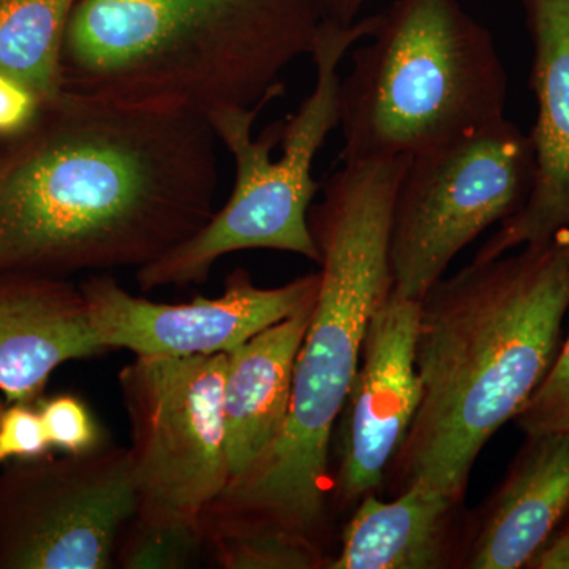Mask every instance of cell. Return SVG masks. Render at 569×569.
<instances>
[{
  "label": "cell",
  "instance_id": "cell-18",
  "mask_svg": "<svg viewBox=\"0 0 569 569\" xmlns=\"http://www.w3.org/2000/svg\"><path fill=\"white\" fill-rule=\"evenodd\" d=\"M209 552L223 569L325 567L316 539L276 520L209 507L203 512Z\"/></svg>",
  "mask_w": 569,
  "mask_h": 569
},
{
  "label": "cell",
  "instance_id": "cell-24",
  "mask_svg": "<svg viewBox=\"0 0 569 569\" xmlns=\"http://www.w3.org/2000/svg\"><path fill=\"white\" fill-rule=\"evenodd\" d=\"M527 568L569 569V523L553 531Z\"/></svg>",
  "mask_w": 569,
  "mask_h": 569
},
{
  "label": "cell",
  "instance_id": "cell-19",
  "mask_svg": "<svg viewBox=\"0 0 569 569\" xmlns=\"http://www.w3.org/2000/svg\"><path fill=\"white\" fill-rule=\"evenodd\" d=\"M201 516L138 511L119 542L116 568H193L209 550Z\"/></svg>",
  "mask_w": 569,
  "mask_h": 569
},
{
  "label": "cell",
  "instance_id": "cell-2",
  "mask_svg": "<svg viewBox=\"0 0 569 569\" xmlns=\"http://www.w3.org/2000/svg\"><path fill=\"white\" fill-rule=\"evenodd\" d=\"M568 309L567 241L473 258L427 291L415 348L421 402L392 459L403 489L462 501L479 452L548 376Z\"/></svg>",
  "mask_w": 569,
  "mask_h": 569
},
{
  "label": "cell",
  "instance_id": "cell-11",
  "mask_svg": "<svg viewBox=\"0 0 569 569\" xmlns=\"http://www.w3.org/2000/svg\"><path fill=\"white\" fill-rule=\"evenodd\" d=\"M419 301L391 291L370 317L348 395L339 498L361 500L381 488L421 402L415 348Z\"/></svg>",
  "mask_w": 569,
  "mask_h": 569
},
{
  "label": "cell",
  "instance_id": "cell-22",
  "mask_svg": "<svg viewBox=\"0 0 569 569\" xmlns=\"http://www.w3.org/2000/svg\"><path fill=\"white\" fill-rule=\"evenodd\" d=\"M50 449L39 408L33 403H11L0 411V463L43 458Z\"/></svg>",
  "mask_w": 569,
  "mask_h": 569
},
{
  "label": "cell",
  "instance_id": "cell-1",
  "mask_svg": "<svg viewBox=\"0 0 569 569\" xmlns=\"http://www.w3.org/2000/svg\"><path fill=\"white\" fill-rule=\"evenodd\" d=\"M0 141V272L140 269L216 212L219 140L198 116L62 91Z\"/></svg>",
  "mask_w": 569,
  "mask_h": 569
},
{
  "label": "cell",
  "instance_id": "cell-9",
  "mask_svg": "<svg viewBox=\"0 0 569 569\" xmlns=\"http://www.w3.org/2000/svg\"><path fill=\"white\" fill-rule=\"evenodd\" d=\"M28 462L0 482V568H116L140 508L130 448Z\"/></svg>",
  "mask_w": 569,
  "mask_h": 569
},
{
  "label": "cell",
  "instance_id": "cell-4",
  "mask_svg": "<svg viewBox=\"0 0 569 569\" xmlns=\"http://www.w3.org/2000/svg\"><path fill=\"white\" fill-rule=\"evenodd\" d=\"M328 20L326 0H77L63 91L206 121L263 108Z\"/></svg>",
  "mask_w": 569,
  "mask_h": 569
},
{
  "label": "cell",
  "instance_id": "cell-17",
  "mask_svg": "<svg viewBox=\"0 0 569 569\" xmlns=\"http://www.w3.org/2000/svg\"><path fill=\"white\" fill-rule=\"evenodd\" d=\"M77 0H0V77L40 100L63 91L62 51Z\"/></svg>",
  "mask_w": 569,
  "mask_h": 569
},
{
  "label": "cell",
  "instance_id": "cell-7",
  "mask_svg": "<svg viewBox=\"0 0 569 569\" xmlns=\"http://www.w3.org/2000/svg\"><path fill=\"white\" fill-rule=\"evenodd\" d=\"M530 138L507 118L408 157L389 230L392 291L421 301L451 261L529 197Z\"/></svg>",
  "mask_w": 569,
  "mask_h": 569
},
{
  "label": "cell",
  "instance_id": "cell-20",
  "mask_svg": "<svg viewBox=\"0 0 569 569\" xmlns=\"http://www.w3.org/2000/svg\"><path fill=\"white\" fill-rule=\"evenodd\" d=\"M515 421L527 437L569 433V337Z\"/></svg>",
  "mask_w": 569,
  "mask_h": 569
},
{
  "label": "cell",
  "instance_id": "cell-16",
  "mask_svg": "<svg viewBox=\"0 0 569 569\" xmlns=\"http://www.w3.org/2000/svg\"><path fill=\"white\" fill-rule=\"evenodd\" d=\"M460 500L411 485L392 501L361 498L329 569H436L447 567L449 533Z\"/></svg>",
  "mask_w": 569,
  "mask_h": 569
},
{
  "label": "cell",
  "instance_id": "cell-14",
  "mask_svg": "<svg viewBox=\"0 0 569 569\" xmlns=\"http://www.w3.org/2000/svg\"><path fill=\"white\" fill-rule=\"evenodd\" d=\"M568 512L569 433L527 437L475 530L466 567H529Z\"/></svg>",
  "mask_w": 569,
  "mask_h": 569
},
{
  "label": "cell",
  "instance_id": "cell-25",
  "mask_svg": "<svg viewBox=\"0 0 569 569\" xmlns=\"http://www.w3.org/2000/svg\"><path fill=\"white\" fill-rule=\"evenodd\" d=\"M369 0H326L328 6L329 20L348 26L358 21L359 11Z\"/></svg>",
  "mask_w": 569,
  "mask_h": 569
},
{
  "label": "cell",
  "instance_id": "cell-23",
  "mask_svg": "<svg viewBox=\"0 0 569 569\" xmlns=\"http://www.w3.org/2000/svg\"><path fill=\"white\" fill-rule=\"evenodd\" d=\"M40 100L20 82L0 77V138L13 137L31 126Z\"/></svg>",
  "mask_w": 569,
  "mask_h": 569
},
{
  "label": "cell",
  "instance_id": "cell-3",
  "mask_svg": "<svg viewBox=\"0 0 569 569\" xmlns=\"http://www.w3.org/2000/svg\"><path fill=\"white\" fill-rule=\"evenodd\" d=\"M407 162L342 163L310 208L320 287L296 358L287 422L274 447L212 507L276 520L317 541L332 429L353 387L370 317L392 291L389 230Z\"/></svg>",
  "mask_w": 569,
  "mask_h": 569
},
{
  "label": "cell",
  "instance_id": "cell-5",
  "mask_svg": "<svg viewBox=\"0 0 569 569\" xmlns=\"http://www.w3.org/2000/svg\"><path fill=\"white\" fill-rule=\"evenodd\" d=\"M340 78V162L413 157L505 116L492 36L458 0H396Z\"/></svg>",
  "mask_w": 569,
  "mask_h": 569
},
{
  "label": "cell",
  "instance_id": "cell-6",
  "mask_svg": "<svg viewBox=\"0 0 569 569\" xmlns=\"http://www.w3.org/2000/svg\"><path fill=\"white\" fill-rule=\"evenodd\" d=\"M376 24L377 14L348 26L325 21L310 54L312 92L288 121L272 123L257 140L253 123L263 108H224L209 116L217 140L234 160L233 192L192 238L137 269L142 291L203 283L220 258L241 250H280L320 263L309 222L318 192L313 162L339 127L340 62Z\"/></svg>",
  "mask_w": 569,
  "mask_h": 569
},
{
  "label": "cell",
  "instance_id": "cell-12",
  "mask_svg": "<svg viewBox=\"0 0 569 569\" xmlns=\"http://www.w3.org/2000/svg\"><path fill=\"white\" fill-rule=\"evenodd\" d=\"M523 7L538 103L529 137L533 183L526 203L501 222L475 260H492L523 246L569 242V0H523Z\"/></svg>",
  "mask_w": 569,
  "mask_h": 569
},
{
  "label": "cell",
  "instance_id": "cell-8",
  "mask_svg": "<svg viewBox=\"0 0 569 569\" xmlns=\"http://www.w3.org/2000/svg\"><path fill=\"white\" fill-rule=\"evenodd\" d=\"M224 367V353L134 356L119 372L138 511L201 516L228 488Z\"/></svg>",
  "mask_w": 569,
  "mask_h": 569
},
{
  "label": "cell",
  "instance_id": "cell-21",
  "mask_svg": "<svg viewBox=\"0 0 569 569\" xmlns=\"http://www.w3.org/2000/svg\"><path fill=\"white\" fill-rule=\"evenodd\" d=\"M39 411L51 448L66 455H81L103 445L102 430L78 397H51L40 403Z\"/></svg>",
  "mask_w": 569,
  "mask_h": 569
},
{
  "label": "cell",
  "instance_id": "cell-15",
  "mask_svg": "<svg viewBox=\"0 0 569 569\" xmlns=\"http://www.w3.org/2000/svg\"><path fill=\"white\" fill-rule=\"evenodd\" d=\"M316 301L227 353L223 421L228 486L246 477L282 433L290 411L296 358Z\"/></svg>",
  "mask_w": 569,
  "mask_h": 569
},
{
  "label": "cell",
  "instance_id": "cell-13",
  "mask_svg": "<svg viewBox=\"0 0 569 569\" xmlns=\"http://www.w3.org/2000/svg\"><path fill=\"white\" fill-rule=\"evenodd\" d=\"M104 351L80 284L0 272V392L10 403H33L59 366Z\"/></svg>",
  "mask_w": 569,
  "mask_h": 569
},
{
  "label": "cell",
  "instance_id": "cell-10",
  "mask_svg": "<svg viewBox=\"0 0 569 569\" xmlns=\"http://www.w3.org/2000/svg\"><path fill=\"white\" fill-rule=\"evenodd\" d=\"M320 272L277 288H260L246 269L224 280L217 298L160 305L127 291L110 276L80 284L93 329L107 350L134 356L227 355L258 332L316 301Z\"/></svg>",
  "mask_w": 569,
  "mask_h": 569
}]
</instances>
